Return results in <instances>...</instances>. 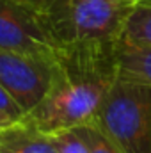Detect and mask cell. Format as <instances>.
<instances>
[{"label": "cell", "mask_w": 151, "mask_h": 153, "mask_svg": "<svg viewBox=\"0 0 151 153\" xmlns=\"http://www.w3.org/2000/svg\"><path fill=\"white\" fill-rule=\"evenodd\" d=\"M117 45L61 46L50 91L23 121L46 135L91 123L117 78Z\"/></svg>", "instance_id": "6da1fadb"}, {"label": "cell", "mask_w": 151, "mask_h": 153, "mask_svg": "<svg viewBox=\"0 0 151 153\" xmlns=\"http://www.w3.org/2000/svg\"><path fill=\"white\" fill-rule=\"evenodd\" d=\"M137 0H48L41 11L57 48L119 43Z\"/></svg>", "instance_id": "7a4b0ae2"}, {"label": "cell", "mask_w": 151, "mask_h": 153, "mask_svg": "<svg viewBox=\"0 0 151 153\" xmlns=\"http://www.w3.org/2000/svg\"><path fill=\"white\" fill-rule=\"evenodd\" d=\"M94 121L123 153H151V87L117 75Z\"/></svg>", "instance_id": "3957f363"}, {"label": "cell", "mask_w": 151, "mask_h": 153, "mask_svg": "<svg viewBox=\"0 0 151 153\" xmlns=\"http://www.w3.org/2000/svg\"><path fill=\"white\" fill-rule=\"evenodd\" d=\"M55 71L57 53L39 55L0 48V85L14 98L25 116L48 94Z\"/></svg>", "instance_id": "277c9868"}, {"label": "cell", "mask_w": 151, "mask_h": 153, "mask_svg": "<svg viewBox=\"0 0 151 153\" xmlns=\"http://www.w3.org/2000/svg\"><path fill=\"white\" fill-rule=\"evenodd\" d=\"M0 48L39 55H55L59 50L43 11L25 0H0Z\"/></svg>", "instance_id": "5b68a950"}, {"label": "cell", "mask_w": 151, "mask_h": 153, "mask_svg": "<svg viewBox=\"0 0 151 153\" xmlns=\"http://www.w3.org/2000/svg\"><path fill=\"white\" fill-rule=\"evenodd\" d=\"M0 153H59L52 137L27 121L0 130Z\"/></svg>", "instance_id": "8992f818"}, {"label": "cell", "mask_w": 151, "mask_h": 153, "mask_svg": "<svg viewBox=\"0 0 151 153\" xmlns=\"http://www.w3.org/2000/svg\"><path fill=\"white\" fill-rule=\"evenodd\" d=\"M117 75L151 87V46L119 41Z\"/></svg>", "instance_id": "52a82bcc"}, {"label": "cell", "mask_w": 151, "mask_h": 153, "mask_svg": "<svg viewBox=\"0 0 151 153\" xmlns=\"http://www.w3.org/2000/svg\"><path fill=\"white\" fill-rule=\"evenodd\" d=\"M121 41L132 45L151 46V0H137L128 22L124 25Z\"/></svg>", "instance_id": "ba28073f"}, {"label": "cell", "mask_w": 151, "mask_h": 153, "mask_svg": "<svg viewBox=\"0 0 151 153\" xmlns=\"http://www.w3.org/2000/svg\"><path fill=\"white\" fill-rule=\"evenodd\" d=\"M75 130L78 132V135L84 139L89 153H123L117 148V144L98 126V123L94 119L91 123L76 126Z\"/></svg>", "instance_id": "9c48e42d"}, {"label": "cell", "mask_w": 151, "mask_h": 153, "mask_svg": "<svg viewBox=\"0 0 151 153\" xmlns=\"http://www.w3.org/2000/svg\"><path fill=\"white\" fill-rule=\"evenodd\" d=\"M50 137H52V141H53L59 153H89L84 139L78 135V132L75 128L52 134Z\"/></svg>", "instance_id": "30bf717a"}, {"label": "cell", "mask_w": 151, "mask_h": 153, "mask_svg": "<svg viewBox=\"0 0 151 153\" xmlns=\"http://www.w3.org/2000/svg\"><path fill=\"white\" fill-rule=\"evenodd\" d=\"M0 116L4 119L11 121V123H18V121H21L25 117L23 111L20 109V105L14 102V98L2 85H0Z\"/></svg>", "instance_id": "8fae6325"}, {"label": "cell", "mask_w": 151, "mask_h": 153, "mask_svg": "<svg viewBox=\"0 0 151 153\" xmlns=\"http://www.w3.org/2000/svg\"><path fill=\"white\" fill-rule=\"evenodd\" d=\"M25 2H29V4H32V5H36V7H39V9H41V7H43L48 0H25Z\"/></svg>", "instance_id": "7c38bea8"}, {"label": "cell", "mask_w": 151, "mask_h": 153, "mask_svg": "<svg viewBox=\"0 0 151 153\" xmlns=\"http://www.w3.org/2000/svg\"><path fill=\"white\" fill-rule=\"evenodd\" d=\"M11 125H14V123H11V121L4 119V117L0 116V130H4V128H7V126H11Z\"/></svg>", "instance_id": "4fadbf2b"}]
</instances>
